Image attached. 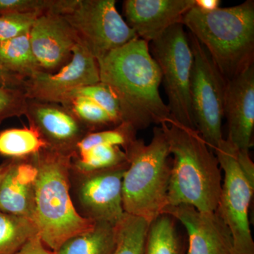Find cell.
I'll return each instance as SVG.
<instances>
[{
	"label": "cell",
	"instance_id": "5",
	"mask_svg": "<svg viewBox=\"0 0 254 254\" xmlns=\"http://www.w3.org/2000/svg\"><path fill=\"white\" fill-rule=\"evenodd\" d=\"M125 152L128 166L123 176L124 210L150 223L168 205L172 168L168 141L156 127L150 143L136 138Z\"/></svg>",
	"mask_w": 254,
	"mask_h": 254
},
{
	"label": "cell",
	"instance_id": "10",
	"mask_svg": "<svg viewBox=\"0 0 254 254\" xmlns=\"http://www.w3.org/2000/svg\"><path fill=\"white\" fill-rule=\"evenodd\" d=\"M128 166L86 173L70 170L71 198L81 216L113 225L123 219V176Z\"/></svg>",
	"mask_w": 254,
	"mask_h": 254
},
{
	"label": "cell",
	"instance_id": "17",
	"mask_svg": "<svg viewBox=\"0 0 254 254\" xmlns=\"http://www.w3.org/2000/svg\"><path fill=\"white\" fill-rule=\"evenodd\" d=\"M37 170L32 156L11 160L0 182V211L33 222Z\"/></svg>",
	"mask_w": 254,
	"mask_h": 254
},
{
	"label": "cell",
	"instance_id": "29",
	"mask_svg": "<svg viewBox=\"0 0 254 254\" xmlns=\"http://www.w3.org/2000/svg\"><path fill=\"white\" fill-rule=\"evenodd\" d=\"M26 103L22 89L0 86V125L6 119L24 115Z\"/></svg>",
	"mask_w": 254,
	"mask_h": 254
},
{
	"label": "cell",
	"instance_id": "4",
	"mask_svg": "<svg viewBox=\"0 0 254 254\" xmlns=\"http://www.w3.org/2000/svg\"><path fill=\"white\" fill-rule=\"evenodd\" d=\"M182 24L204 47L227 81L254 64V0L211 11L194 5Z\"/></svg>",
	"mask_w": 254,
	"mask_h": 254
},
{
	"label": "cell",
	"instance_id": "31",
	"mask_svg": "<svg viewBox=\"0 0 254 254\" xmlns=\"http://www.w3.org/2000/svg\"><path fill=\"white\" fill-rule=\"evenodd\" d=\"M16 254H54L42 242L39 235H34L24 244Z\"/></svg>",
	"mask_w": 254,
	"mask_h": 254
},
{
	"label": "cell",
	"instance_id": "20",
	"mask_svg": "<svg viewBox=\"0 0 254 254\" xmlns=\"http://www.w3.org/2000/svg\"><path fill=\"white\" fill-rule=\"evenodd\" d=\"M128 165L123 148L110 145H98L71 155V170L77 173H92Z\"/></svg>",
	"mask_w": 254,
	"mask_h": 254
},
{
	"label": "cell",
	"instance_id": "18",
	"mask_svg": "<svg viewBox=\"0 0 254 254\" xmlns=\"http://www.w3.org/2000/svg\"><path fill=\"white\" fill-rule=\"evenodd\" d=\"M116 244V225L97 222L91 230L68 239L53 253L113 254Z\"/></svg>",
	"mask_w": 254,
	"mask_h": 254
},
{
	"label": "cell",
	"instance_id": "26",
	"mask_svg": "<svg viewBox=\"0 0 254 254\" xmlns=\"http://www.w3.org/2000/svg\"><path fill=\"white\" fill-rule=\"evenodd\" d=\"M136 132L131 124L125 123L110 129L88 133L76 145L72 155L98 145H115L125 150L136 139Z\"/></svg>",
	"mask_w": 254,
	"mask_h": 254
},
{
	"label": "cell",
	"instance_id": "15",
	"mask_svg": "<svg viewBox=\"0 0 254 254\" xmlns=\"http://www.w3.org/2000/svg\"><path fill=\"white\" fill-rule=\"evenodd\" d=\"M195 0H125L126 23L138 38L151 43L167 30L182 23Z\"/></svg>",
	"mask_w": 254,
	"mask_h": 254
},
{
	"label": "cell",
	"instance_id": "30",
	"mask_svg": "<svg viewBox=\"0 0 254 254\" xmlns=\"http://www.w3.org/2000/svg\"><path fill=\"white\" fill-rule=\"evenodd\" d=\"M38 15L6 14L0 16V42L27 33Z\"/></svg>",
	"mask_w": 254,
	"mask_h": 254
},
{
	"label": "cell",
	"instance_id": "11",
	"mask_svg": "<svg viewBox=\"0 0 254 254\" xmlns=\"http://www.w3.org/2000/svg\"><path fill=\"white\" fill-rule=\"evenodd\" d=\"M99 82L98 61L78 43L66 66L55 73L38 71L25 80L23 91L27 99L60 104L73 91Z\"/></svg>",
	"mask_w": 254,
	"mask_h": 254
},
{
	"label": "cell",
	"instance_id": "22",
	"mask_svg": "<svg viewBox=\"0 0 254 254\" xmlns=\"http://www.w3.org/2000/svg\"><path fill=\"white\" fill-rule=\"evenodd\" d=\"M46 148L39 133L31 127L0 132V156L7 160L29 158Z\"/></svg>",
	"mask_w": 254,
	"mask_h": 254
},
{
	"label": "cell",
	"instance_id": "1",
	"mask_svg": "<svg viewBox=\"0 0 254 254\" xmlns=\"http://www.w3.org/2000/svg\"><path fill=\"white\" fill-rule=\"evenodd\" d=\"M100 82L121 105L124 121L138 130L172 120L159 91L162 75L149 43L136 38L98 60Z\"/></svg>",
	"mask_w": 254,
	"mask_h": 254
},
{
	"label": "cell",
	"instance_id": "33",
	"mask_svg": "<svg viewBox=\"0 0 254 254\" xmlns=\"http://www.w3.org/2000/svg\"><path fill=\"white\" fill-rule=\"evenodd\" d=\"M219 0H195V6L203 11H211L218 9Z\"/></svg>",
	"mask_w": 254,
	"mask_h": 254
},
{
	"label": "cell",
	"instance_id": "6",
	"mask_svg": "<svg viewBox=\"0 0 254 254\" xmlns=\"http://www.w3.org/2000/svg\"><path fill=\"white\" fill-rule=\"evenodd\" d=\"M214 153L224 173L217 213L228 227L233 254H254L249 220L254 192V165L249 151L237 150L226 139Z\"/></svg>",
	"mask_w": 254,
	"mask_h": 254
},
{
	"label": "cell",
	"instance_id": "27",
	"mask_svg": "<svg viewBox=\"0 0 254 254\" xmlns=\"http://www.w3.org/2000/svg\"><path fill=\"white\" fill-rule=\"evenodd\" d=\"M67 0H0V16L6 14H62Z\"/></svg>",
	"mask_w": 254,
	"mask_h": 254
},
{
	"label": "cell",
	"instance_id": "8",
	"mask_svg": "<svg viewBox=\"0 0 254 254\" xmlns=\"http://www.w3.org/2000/svg\"><path fill=\"white\" fill-rule=\"evenodd\" d=\"M193 53L190 95L195 130L210 149L215 150L222 138L227 81L204 47L190 35Z\"/></svg>",
	"mask_w": 254,
	"mask_h": 254
},
{
	"label": "cell",
	"instance_id": "14",
	"mask_svg": "<svg viewBox=\"0 0 254 254\" xmlns=\"http://www.w3.org/2000/svg\"><path fill=\"white\" fill-rule=\"evenodd\" d=\"M162 214L178 220L189 237L187 254H233L231 232L216 210L199 211L188 205L167 206Z\"/></svg>",
	"mask_w": 254,
	"mask_h": 254
},
{
	"label": "cell",
	"instance_id": "28",
	"mask_svg": "<svg viewBox=\"0 0 254 254\" xmlns=\"http://www.w3.org/2000/svg\"><path fill=\"white\" fill-rule=\"evenodd\" d=\"M70 95H81L89 98L109 114L119 125L125 123L120 102L116 95L105 83L99 82L95 84L82 87L70 93L67 97Z\"/></svg>",
	"mask_w": 254,
	"mask_h": 254
},
{
	"label": "cell",
	"instance_id": "25",
	"mask_svg": "<svg viewBox=\"0 0 254 254\" xmlns=\"http://www.w3.org/2000/svg\"><path fill=\"white\" fill-rule=\"evenodd\" d=\"M150 222L125 213L116 225L117 244L113 254H145Z\"/></svg>",
	"mask_w": 254,
	"mask_h": 254
},
{
	"label": "cell",
	"instance_id": "34",
	"mask_svg": "<svg viewBox=\"0 0 254 254\" xmlns=\"http://www.w3.org/2000/svg\"><path fill=\"white\" fill-rule=\"evenodd\" d=\"M11 163V160H6V161L0 165V182L9 170Z\"/></svg>",
	"mask_w": 254,
	"mask_h": 254
},
{
	"label": "cell",
	"instance_id": "2",
	"mask_svg": "<svg viewBox=\"0 0 254 254\" xmlns=\"http://www.w3.org/2000/svg\"><path fill=\"white\" fill-rule=\"evenodd\" d=\"M160 128L174 157L167 206L188 205L199 211H215L222 177L215 153L196 130L173 119L162 123Z\"/></svg>",
	"mask_w": 254,
	"mask_h": 254
},
{
	"label": "cell",
	"instance_id": "12",
	"mask_svg": "<svg viewBox=\"0 0 254 254\" xmlns=\"http://www.w3.org/2000/svg\"><path fill=\"white\" fill-rule=\"evenodd\" d=\"M25 116L50 149L72 155L89 132L60 103L27 99Z\"/></svg>",
	"mask_w": 254,
	"mask_h": 254
},
{
	"label": "cell",
	"instance_id": "21",
	"mask_svg": "<svg viewBox=\"0 0 254 254\" xmlns=\"http://www.w3.org/2000/svg\"><path fill=\"white\" fill-rule=\"evenodd\" d=\"M175 221L170 215L162 214L150 222L145 254H185Z\"/></svg>",
	"mask_w": 254,
	"mask_h": 254
},
{
	"label": "cell",
	"instance_id": "13",
	"mask_svg": "<svg viewBox=\"0 0 254 254\" xmlns=\"http://www.w3.org/2000/svg\"><path fill=\"white\" fill-rule=\"evenodd\" d=\"M30 43L42 71L55 73L70 61L78 43L77 36L60 14L49 13L35 20L29 31Z\"/></svg>",
	"mask_w": 254,
	"mask_h": 254
},
{
	"label": "cell",
	"instance_id": "19",
	"mask_svg": "<svg viewBox=\"0 0 254 254\" xmlns=\"http://www.w3.org/2000/svg\"><path fill=\"white\" fill-rule=\"evenodd\" d=\"M0 63L25 80L41 71L32 51L29 32L13 39L0 42Z\"/></svg>",
	"mask_w": 254,
	"mask_h": 254
},
{
	"label": "cell",
	"instance_id": "3",
	"mask_svg": "<svg viewBox=\"0 0 254 254\" xmlns=\"http://www.w3.org/2000/svg\"><path fill=\"white\" fill-rule=\"evenodd\" d=\"M71 155L46 148L32 155L36 167L33 222L47 248L56 252L71 237L88 231L95 222L83 218L70 192Z\"/></svg>",
	"mask_w": 254,
	"mask_h": 254
},
{
	"label": "cell",
	"instance_id": "24",
	"mask_svg": "<svg viewBox=\"0 0 254 254\" xmlns=\"http://www.w3.org/2000/svg\"><path fill=\"white\" fill-rule=\"evenodd\" d=\"M37 234L32 220L0 211V254H16Z\"/></svg>",
	"mask_w": 254,
	"mask_h": 254
},
{
	"label": "cell",
	"instance_id": "32",
	"mask_svg": "<svg viewBox=\"0 0 254 254\" xmlns=\"http://www.w3.org/2000/svg\"><path fill=\"white\" fill-rule=\"evenodd\" d=\"M25 79L11 72L0 63V86L20 88L23 90Z\"/></svg>",
	"mask_w": 254,
	"mask_h": 254
},
{
	"label": "cell",
	"instance_id": "7",
	"mask_svg": "<svg viewBox=\"0 0 254 254\" xmlns=\"http://www.w3.org/2000/svg\"><path fill=\"white\" fill-rule=\"evenodd\" d=\"M151 55L161 72L172 119L195 130L190 95L193 53L183 25L172 26L151 42Z\"/></svg>",
	"mask_w": 254,
	"mask_h": 254
},
{
	"label": "cell",
	"instance_id": "16",
	"mask_svg": "<svg viewBox=\"0 0 254 254\" xmlns=\"http://www.w3.org/2000/svg\"><path fill=\"white\" fill-rule=\"evenodd\" d=\"M225 117L227 141L237 150L249 151L254 129V64L227 81Z\"/></svg>",
	"mask_w": 254,
	"mask_h": 254
},
{
	"label": "cell",
	"instance_id": "9",
	"mask_svg": "<svg viewBox=\"0 0 254 254\" xmlns=\"http://www.w3.org/2000/svg\"><path fill=\"white\" fill-rule=\"evenodd\" d=\"M115 0H71L61 16L84 46L99 60L138 38L118 12Z\"/></svg>",
	"mask_w": 254,
	"mask_h": 254
},
{
	"label": "cell",
	"instance_id": "23",
	"mask_svg": "<svg viewBox=\"0 0 254 254\" xmlns=\"http://www.w3.org/2000/svg\"><path fill=\"white\" fill-rule=\"evenodd\" d=\"M60 104L73 114L89 133L110 129L119 124L93 100L81 95H70Z\"/></svg>",
	"mask_w": 254,
	"mask_h": 254
}]
</instances>
